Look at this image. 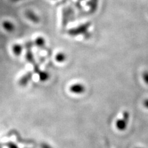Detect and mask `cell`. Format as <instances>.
Returning <instances> with one entry per match:
<instances>
[{"instance_id": "obj_1", "label": "cell", "mask_w": 148, "mask_h": 148, "mask_svg": "<svg viewBox=\"0 0 148 148\" xmlns=\"http://www.w3.org/2000/svg\"><path fill=\"white\" fill-rule=\"evenodd\" d=\"M130 114L127 111H125L123 113L122 117L117 120L116 122V127L120 131H123L127 127V123L129 120Z\"/></svg>"}, {"instance_id": "obj_2", "label": "cell", "mask_w": 148, "mask_h": 148, "mask_svg": "<svg viewBox=\"0 0 148 148\" xmlns=\"http://www.w3.org/2000/svg\"><path fill=\"white\" fill-rule=\"evenodd\" d=\"M70 90L71 92H75V93H81L85 91V87L80 83L79 84L77 83V84L73 85L71 86Z\"/></svg>"}, {"instance_id": "obj_3", "label": "cell", "mask_w": 148, "mask_h": 148, "mask_svg": "<svg viewBox=\"0 0 148 148\" xmlns=\"http://www.w3.org/2000/svg\"><path fill=\"white\" fill-rule=\"evenodd\" d=\"M3 26L4 27V29H5L6 30L9 31V32H11L13 30L14 28V26L12 24L11 22H4L3 24Z\"/></svg>"}, {"instance_id": "obj_4", "label": "cell", "mask_w": 148, "mask_h": 148, "mask_svg": "<svg viewBox=\"0 0 148 148\" xmlns=\"http://www.w3.org/2000/svg\"><path fill=\"white\" fill-rule=\"evenodd\" d=\"M12 50L14 51V53L16 55H20V54L22 52V46H20V45H16L13 46L12 48Z\"/></svg>"}, {"instance_id": "obj_5", "label": "cell", "mask_w": 148, "mask_h": 148, "mask_svg": "<svg viewBox=\"0 0 148 148\" xmlns=\"http://www.w3.org/2000/svg\"><path fill=\"white\" fill-rule=\"evenodd\" d=\"M56 61L58 62H62L65 61V59H66V56L63 53H59L58 55L56 56Z\"/></svg>"}, {"instance_id": "obj_6", "label": "cell", "mask_w": 148, "mask_h": 148, "mask_svg": "<svg viewBox=\"0 0 148 148\" xmlns=\"http://www.w3.org/2000/svg\"><path fill=\"white\" fill-rule=\"evenodd\" d=\"M35 42L37 45L41 46V45H43L45 43V41L43 38H41V37H38V38H37L36 39Z\"/></svg>"}, {"instance_id": "obj_7", "label": "cell", "mask_w": 148, "mask_h": 148, "mask_svg": "<svg viewBox=\"0 0 148 148\" xmlns=\"http://www.w3.org/2000/svg\"><path fill=\"white\" fill-rule=\"evenodd\" d=\"M143 78L144 81L148 85V72H145L143 73Z\"/></svg>"}, {"instance_id": "obj_8", "label": "cell", "mask_w": 148, "mask_h": 148, "mask_svg": "<svg viewBox=\"0 0 148 148\" xmlns=\"http://www.w3.org/2000/svg\"><path fill=\"white\" fill-rule=\"evenodd\" d=\"M144 105H145V107H146V108L148 109V99H146V100L145 101V102H144Z\"/></svg>"}, {"instance_id": "obj_9", "label": "cell", "mask_w": 148, "mask_h": 148, "mask_svg": "<svg viewBox=\"0 0 148 148\" xmlns=\"http://www.w3.org/2000/svg\"><path fill=\"white\" fill-rule=\"evenodd\" d=\"M136 148H141V147H136Z\"/></svg>"}]
</instances>
